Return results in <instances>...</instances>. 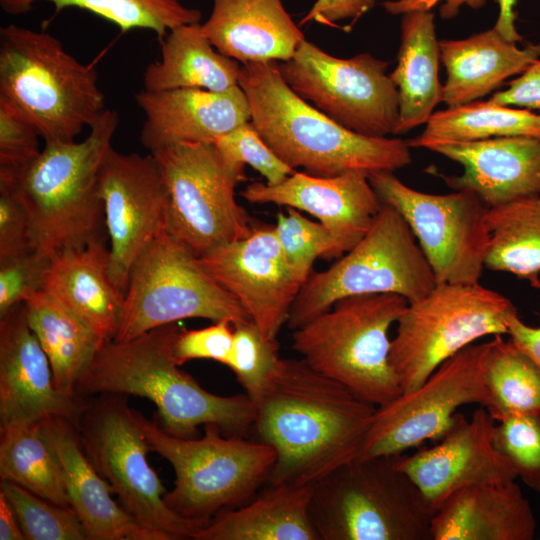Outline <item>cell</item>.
I'll return each mask as SVG.
<instances>
[{
	"instance_id": "obj_24",
	"label": "cell",
	"mask_w": 540,
	"mask_h": 540,
	"mask_svg": "<svg viewBox=\"0 0 540 540\" xmlns=\"http://www.w3.org/2000/svg\"><path fill=\"white\" fill-rule=\"evenodd\" d=\"M42 422L62 464L70 507L87 540H158L113 500L110 485L86 455L74 423L58 416Z\"/></svg>"
},
{
	"instance_id": "obj_47",
	"label": "cell",
	"mask_w": 540,
	"mask_h": 540,
	"mask_svg": "<svg viewBox=\"0 0 540 540\" xmlns=\"http://www.w3.org/2000/svg\"><path fill=\"white\" fill-rule=\"evenodd\" d=\"M489 100L500 105L535 110L540 114V59L512 80L507 89L494 93Z\"/></svg>"
},
{
	"instance_id": "obj_45",
	"label": "cell",
	"mask_w": 540,
	"mask_h": 540,
	"mask_svg": "<svg viewBox=\"0 0 540 540\" xmlns=\"http://www.w3.org/2000/svg\"><path fill=\"white\" fill-rule=\"evenodd\" d=\"M233 332V324L226 320L197 330L180 329L173 344L175 361L180 366L194 359L227 365L233 347Z\"/></svg>"
},
{
	"instance_id": "obj_16",
	"label": "cell",
	"mask_w": 540,
	"mask_h": 540,
	"mask_svg": "<svg viewBox=\"0 0 540 540\" xmlns=\"http://www.w3.org/2000/svg\"><path fill=\"white\" fill-rule=\"evenodd\" d=\"M488 351L489 341L463 348L419 386L377 407L359 457L398 455L419 448L428 440H439L461 406L486 407Z\"/></svg>"
},
{
	"instance_id": "obj_37",
	"label": "cell",
	"mask_w": 540,
	"mask_h": 540,
	"mask_svg": "<svg viewBox=\"0 0 540 540\" xmlns=\"http://www.w3.org/2000/svg\"><path fill=\"white\" fill-rule=\"evenodd\" d=\"M485 382L489 396L485 408L495 421L540 413V368L502 335L489 341Z\"/></svg>"
},
{
	"instance_id": "obj_48",
	"label": "cell",
	"mask_w": 540,
	"mask_h": 540,
	"mask_svg": "<svg viewBox=\"0 0 540 540\" xmlns=\"http://www.w3.org/2000/svg\"><path fill=\"white\" fill-rule=\"evenodd\" d=\"M376 0H316L300 24L311 21L333 25L340 20L356 21L375 4Z\"/></svg>"
},
{
	"instance_id": "obj_40",
	"label": "cell",
	"mask_w": 540,
	"mask_h": 540,
	"mask_svg": "<svg viewBox=\"0 0 540 540\" xmlns=\"http://www.w3.org/2000/svg\"><path fill=\"white\" fill-rule=\"evenodd\" d=\"M233 347L227 363L245 394L255 402L281 357L277 338L266 336L251 320L233 325Z\"/></svg>"
},
{
	"instance_id": "obj_36",
	"label": "cell",
	"mask_w": 540,
	"mask_h": 540,
	"mask_svg": "<svg viewBox=\"0 0 540 540\" xmlns=\"http://www.w3.org/2000/svg\"><path fill=\"white\" fill-rule=\"evenodd\" d=\"M39 2L53 4L57 13L66 8L88 11L113 23L121 32L150 30L159 40L172 29L200 23L202 18L199 9L187 7L181 0H0V7L6 14L21 15Z\"/></svg>"
},
{
	"instance_id": "obj_43",
	"label": "cell",
	"mask_w": 540,
	"mask_h": 540,
	"mask_svg": "<svg viewBox=\"0 0 540 540\" xmlns=\"http://www.w3.org/2000/svg\"><path fill=\"white\" fill-rule=\"evenodd\" d=\"M36 129L0 99V184L11 183L41 150Z\"/></svg>"
},
{
	"instance_id": "obj_41",
	"label": "cell",
	"mask_w": 540,
	"mask_h": 540,
	"mask_svg": "<svg viewBox=\"0 0 540 540\" xmlns=\"http://www.w3.org/2000/svg\"><path fill=\"white\" fill-rule=\"evenodd\" d=\"M493 443L516 477L540 496V413L496 421Z\"/></svg>"
},
{
	"instance_id": "obj_5",
	"label": "cell",
	"mask_w": 540,
	"mask_h": 540,
	"mask_svg": "<svg viewBox=\"0 0 540 540\" xmlns=\"http://www.w3.org/2000/svg\"><path fill=\"white\" fill-rule=\"evenodd\" d=\"M0 99L46 142L74 141L106 111L93 64H84L46 31L0 28Z\"/></svg>"
},
{
	"instance_id": "obj_6",
	"label": "cell",
	"mask_w": 540,
	"mask_h": 540,
	"mask_svg": "<svg viewBox=\"0 0 540 540\" xmlns=\"http://www.w3.org/2000/svg\"><path fill=\"white\" fill-rule=\"evenodd\" d=\"M398 455L358 457L313 485L319 540H432L433 513Z\"/></svg>"
},
{
	"instance_id": "obj_32",
	"label": "cell",
	"mask_w": 540,
	"mask_h": 540,
	"mask_svg": "<svg viewBox=\"0 0 540 540\" xmlns=\"http://www.w3.org/2000/svg\"><path fill=\"white\" fill-rule=\"evenodd\" d=\"M28 324L46 353L56 388L78 396L76 386L105 340L44 290L25 297Z\"/></svg>"
},
{
	"instance_id": "obj_17",
	"label": "cell",
	"mask_w": 540,
	"mask_h": 540,
	"mask_svg": "<svg viewBox=\"0 0 540 540\" xmlns=\"http://www.w3.org/2000/svg\"><path fill=\"white\" fill-rule=\"evenodd\" d=\"M99 195L110 240L108 273L125 294L135 261L166 229L168 192L151 153L111 147L100 168Z\"/></svg>"
},
{
	"instance_id": "obj_35",
	"label": "cell",
	"mask_w": 540,
	"mask_h": 540,
	"mask_svg": "<svg viewBox=\"0 0 540 540\" xmlns=\"http://www.w3.org/2000/svg\"><path fill=\"white\" fill-rule=\"evenodd\" d=\"M508 136L540 138V114L476 100L433 112L423 132L406 141L410 148L428 149L439 143Z\"/></svg>"
},
{
	"instance_id": "obj_29",
	"label": "cell",
	"mask_w": 540,
	"mask_h": 540,
	"mask_svg": "<svg viewBox=\"0 0 540 540\" xmlns=\"http://www.w3.org/2000/svg\"><path fill=\"white\" fill-rule=\"evenodd\" d=\"M313 485L269 483L250 501L216 515L194 540H319L310 516Z\"/></svg>"
},
{
	"instance_id": "obj_28",
	"label": "cell",
	"mask_w": 540,
	"mask_h": 540,
	"mask_svg": "<svg viewBox=\"0 0 540 540\" xmlns=\"http://www.w3.org/2000/svg\"><path fill=\"white\" fill-rule=\"evenodd\" d=\"M446 69L442 102L455 107L476 101L540 58V43L519 48L494 27L460 40L439 41Z\"/></svg>"
},
{
	"instance_id": "obj_33",
	"label": "cell",
	"mask_w": 540,
	"mask_h": 540,
	"mask_svg": "<svg viewBox=\"0 0 540 540\" xmlns=\"http://www.w3.org/2000/svg\"><path fill=\"white\" fill-rule=\"evenodd\" d=\"M0 477L71 508L62 464L46 436L42 419L0 428Z\"/></svg>"
},
{
	"instance_id": "obj_15",
	"label": "cell",
	"mask_w": 540,
	"mask_h": 540,
	"mask_svg": "<svg viewBox=\"0 0 540 540\" xmlns=\"http://www.w3.org/2000/svg\"><path fill=\"white\" fill-rule=\"evenodd\" d=\"M368 179L380 200L408 223L437 284L479 283L489 245L488 207L475 193L421 192L391 171L373 172Z\"/></svg>"
},
{
	"instance_id": "obj_19",
	"label": "cell",
	"mask_w": 540,
	"mask_h": 540,
	"mask_svg": "<svg viewBox=\"0 0 540 540\" xmlns=\"http://www.w3.org/2000/svg\"><path fill=\"white\" fill-rule=\"evenodd\" d=\"M199 260L251 321L277 338L302 283L286 264L273 226L253 228L249 236L213 248Z\"/></svg>"
},
{
	"instance_id": "obj_23",
	"label": "cell",
	"mask_w": 540,
	"mask_h": 540,
	"mask_svg": "<svg viewBox=\"0 0 540 540\" xmlns=\"http://www.w3.org/2000/svg\"><path fill=\"white\" fill-rule=\"evenodd\" d=\"M428 150L459 163L463 173L445 178L447 185L475 193L488 208L540 195V138L448 142Z\"/></svg>"
},
{
	"instance_id": "obj_14",
	"label": "cell",
	"mask_w": 540,
	"mask_h": 540,
	"mask_svg": "<svg viewBox=\"0 0 540 540\" xmlns=\"http://www.w3.org/2000/svg\"><path fill=\"white\" fill-rule=\"evenodd\" d=\"M277 67L299 97L342 127L369 137L395 134L399 101L388 62L369 53L338 58L305 39Z\"/></svg>"
},
{
	"instance_id": "obj_50",
	"label": "cell",
	"mask_w": 540,
	"mask_h": 540,
	"mask_svg": "<svg viewBox=\"0 0 540 540\" xmlns=\"http://www.w3.org/2000/svg\"><path fill=\"white\" fill-rule=\"evenodd\" d=\"M441 0H389L383 3L384 9L393 15L404 14L410 11L431 10ZM448 5L442 8V13L445 17L454 15L458 7L467 3L470 6L478 7L483 4L484 0H446Z\"/></svg>"
},
{
	"instance_id": "obj_26",
	"label": "cell",
	"mask_w": 540,
	"mask_h": 540,
	"mask_svg": "<svg viewBox=\"0 0 540 540\" xmlns=\"http://www.w3.org/2000/svg\"><path fill=\"white\" fill-rule=\"evenodd\" d=\"M201 24L212 45L241 64L287 61L305 40L281 0H212Z\"/></svg>"
},
{
	"instance_id": "obj_8",
	"label": "cell",
	"mask_w": 540,
	"mask_h": 540,
	"mask_svg": "<svg viewBox=\"0 0 540 540\" xmlns=\"http://www.w3.org/2000/svg\"><path fill=\"white\" fill-rule=\"evenodd\" d=\"M407 304L394 293L342 298L293 330L292 348L315 370L384 406L403 392L389 361V331Z\"/></svg>"
},
{
	"instance_id": "obj_39",
	"label": "cell",
	"mask_w": 540,
	"mask_h": 540,
	"mask_svg": "<svg viewBox=\"0 0 540 540\" xmlns=\"http://www.w3.org/2000/svg\"><path fill=\"white\" fill-rule=\"evenodd\" d=\"M273 229L286 264L302 284L317 258H335V244L329 231L297 209L288 207L287 214L280 213Z\"/></svg>"
},
{
	"instance_id": "obj_10",
	"label": "cell",
	"mask_w": 540,
	"mask_h": 540,
	"mask_svg": "<svg viewBox=\"0 0 540 540\" xmlns=\"http://www.w3.org/2000/svg\"><path fill=\"white\" fill-rule=\"evenodd\" d=\"M503 294L475 284H437L408 302L396 322L389 361L402 387L410 391L445 360L478 339L508 334L517 315Z\"/></svg>"
},
{
	"instance_id": "obj_4",
	"label": "cell",
	"mask_w": 540,
	"mask_h": 540,
	"mask_svg": "<svg viewBox=\"0 0 540 540\" xmlns=\"http://www.w3.org/2000/svg\"><path fill=\"white\" fill-rule=\"evenodd\" d=\"M119 125L107 108L79 142H46L39 155L9 184L23 204L32 246L50 257L105 239L99 172Z\"/></svg>"
},
{
	"instance_id": "obj_34",
	"label": "cell",
	"mask_w": 540,
	"mask_h": 540,
	"mask_svg": "<svg viewBox=\"0 0 540 540\" xmlns=\"http://www.w3.org/2000/svg\"><path fill=\"white\" fill-rule=\"evenodd\" d=\"M485 268L508 272L540 288V195L488 208Z\"/></svg>"
},
{
	"instance_id": "obj_1",
	"label": "cell",
	"mask_w": 540,
	"mask_h": 540,
	"mask_svg": "<svg viewBox=\"0 0 540 540\" xmlns=\"http://www.w3.org/2000/svg\"><path fill=\"white\" fill-rule=\"evenodd\" d=\"M276 461L269 483L314 485L359 457L377 407L305 360L280 358L254 402Z\"/></svg>"
},
{
	"instance_id": "obj_9",
	"label": "cell",
	"mask_w": 540,
	"mask_h": 540,
	"mask_svg": "<svg viewBox=\"0 0 540 540\" xmlns=\"http://www.w3.org/2000/svg\"><path fill=\"white\" fill-rule=\"evenodd\" d=\"M436 285L408 223L382 202L372 226L352 249L326 270L311 272L293 302L287 326L296 330L345 297L394 293L413 302Z\"/></svg>"
},
{
	"instance_id": "obj_27",
	"label": "cell",
	"mask_w": 540,
	"mask_h": 540,
	"mask_svg": "<svg viewBox=\"0 0 540 540\" xmlns=\"http://www.w3.org/2000/svg\"><path fill=\"white\" fill-rule=\"evenodd\" d=\"M105 239L51 257L43 290L55 297L105 341L117 334L124 293L108 273Z\"/></svg>"
},
{
	"instance_id": "obj_21",
	"label": "cell",
	"mask_w": 540,
	"mask_h": 540,
	"mask_svg": "<svg viewBox=\"0 0 540 540\" xmlns=\"http://www.w3.org/2000/svg\"><path fill=\"white\" fill-rule=\"evenodd\" d=\"M60 392L21 304L0 318V428L58 416L73 423L86 406Z\"/></svg>"
},
{
	"instance_id": "obj_30",
	"label": "cell",
	"mask_w": 540,
	"mask_h": 540,
	"mask_svg": "<svg viewBox=\"0 0 540 540\" xmlns=\"http://www.w3.org/2000/svg\"><path fill=\"white\" fill-rule=\"evenodd\" d=\"M439 41L431 10L403 14L397 65L389 75L398 91L399 120L395 134L426 124L442 102Z\"/></svg>"
},
{
	"instance_id": "obj_12",
	"label": "cell",
	"mask_w": 540,
	"mask_h": 540,
	"mask_svg": "<svg viewBox=\"0 0 540 540\" xmlns=\"http://www.w3.org/2000/svg\"><path fill=\"white\" fill-rule=\"evenodd\" d=\"M191 318L226 320L233 325L251 320L240 303L206 272L199 257L164 229L131 268L113 341H128Z\"/></svg>"
},
{
	"instance_id": "obj_13",
	"label": "cell",
	"mask_w": 540,
	"mask_h": 540,
	"mask_svg": "<svg viewBox=\"0 0 540 540\" xmlns=\"http://www.w3.org/2000/svg\"><path fill=\"white\" fill-rule=\"evenodd\" d=\"M150 153L168 192L166 231L196 256L252 233L235 198L244 169L227 164L214 143H174Z\"/></svg>"
},
{
	"instance_id": "obj_51",
	"label": "cell",
	"mask_w": 540,
	"mask_h": 540,
	"mask_svg": "<svg viewBox=\"0 0 540 540\" xmlns=\"http://www.w3.org/2000/svg\"><path fill=\"white\" fill-rule=\"evenodd\" d=\"M18 519L6 497L0 492V540H23Z\"/></svg>"
},
{
	"instance_id": "obj_11",
	"label": "cell",
	"mask_w": 540,
	"mask_h": 540,
	"mask_svg": "<svg viewBox=\"0 0 540 540\" xmlns=\"http://www.w3.org/2000/svg\"><path fill=\"white\" fill-rule=\"evenodd\" d=\"M126 394L106 393L86 406L74 423L82 447L121 506L158 540L193 539L201 528L172 512L167 493L147 460L150 446Z\"/></svg>"
},
{
	"instance_id": "obj_52",
	"label": "cell",
	"mask_w": 540,
	"mask_h": 540,
	"mask_svg": "<svg viewBox=\"0 0 540 540\" xmlns=\"http://www.w3.org/2000/svg\"><path fill=\"white\" fill-rule=\"evenodd\" d=\"M499 4V16L494 28L507 40L518 42L522 37L515 28L514 5L517 0H496Z\"/></svg>"
},
{
	"instance_id": "obj_3",
	"label": "cell",
	"mask_w": 540,
	"mask_h": 540,
	"mask_svg": "<svg viewBox=\"0 0 540 540\" xmlns=\"http://www.w3.org/2000/svg\"><path fill=\"white\" fill-rule=\"evenodd\" d=\"M250 122L276 155L317 177L348 172H394L412 162L407 141L348 130L299 97L283 80L277 61L241 64Z\"/></svg>"
},
{
	"instance_id": "obj_22",
	"label": "cell",
	"mask_w": 540,
	"mask_h": 540,
	"mask_svg": "<svg viewBox=\"0 0 540 540\" xmlns=\"http://www.w3.org/2000/svg\"><path fill=\"white\" fill-rule=\"evenodd\" d=\"M135 101L145 116L140 142L150 152L174 143H214L250 121L247 97L239 85L221 92L142 89Z\"/></svg>"
},
{
	"instance_id": "obj_2",
	"label": "cell",
	"mask_w": 540,
	"mask_h": 540,
	"mask_svg": "<svg viewBox=\"0 0 540 540\" xmlns=\"http://www.w3.org/2000/svg\"><path fill=\"white\" fill-rule=\"evenodd\" d=\"M180 328L168 324L134 339L105 341L76 386L88 397L116 393L152 401L163 430L180 438H195L202 425H215L228 436L245 437L253 428L256 409L246 394L220 396L181 370L173 356Z\"/></svg>"
},
{
	"instance_id": "obj_31",
	"label": "cell",
	"mask_w": 540,
	"mask_h": 540,
	"mask_svg": "<svg viewBox=\"0 0 540 540\" xmlns=\"http://www.w3.org/2000/svg\"><path fill=\"white\" fill-rule=\"evenodd\" d=\"M161 57L143 75L145 90L201 88L221 92L238 85L241 65L220 53L200 23L178 26L160 40Z\"/></svg>"
},
{
	"instance_id": "obj_7",
	"label": "cell",
	"mask_w": 540,
	"mask_h": 540,
	"mask_svg": "<svg viewBox=\"0 0 540 540\" xmlns=\"http://www.w3.org/2000/svg\"><path fill=\"white\" fill-rule=\"evenodd\" d=\"M150 450L175 472L174 488L164 501L179 517L200 528L219 513L250 501L269 481L276 453L259 440L223 434L205 425L201 438H180L137 412Z\"/></svg>"
},
{
	"instance_id": "obj_46",
	"label": "cell",
	"mask_w": 540,
	"mask_h": 540,
	"mask_svg": "<svg viewBox=\"0 0 540 540\" xmlns=\"http://www.w3.org/2000/svg\"><path fill=\"white\" fill-rule=\"evenodd\" d=\"M34 248L27 212L8 188L0 187V261Z\"/></svg>"
},
{
	"instance_id": "obj_25",
	"label": "cell",
	"mask_w": 540,
	"mask_h": 540,
	"mask_svg": "<svg viewBox=\"0 0 540 540\" xmlns=\"http://www.w3.org/2000/svg\"><path fill=\"white\" fill-rule=\"evenodd\" d=\"M537 521L514 481L465 487L433 514L432 540H532Z\"/></svg>"
},
{
	"instance_id": "obj_18",
	"label": "cell",
	"mask_w": 540,
	"mask_h": 540,
	"mask_svg": "<svg viewBox=\"0 0 540 540\" xmlns=\"http://www.w3.org/2000/svg\"><path fill=\"white\" fill-rule=\"evenodd\" d=\"M495 422L483 406L470 419L457 412L438 443L418 448L411 455H398L399 468L416 485L433 514L465 487L517 479L508 460L494 446Z\"/></svg>"
},
{
	"instance_id": "obj_44",
	"label": "cell",
	"mask_w": 540,
	"mask_h": 540,
	"mask_svg": "<svg viewBox=\"0 0 540 540\" xmlns=\"http://www.w3.org/2000/svg\"><path fill=\"white\" fill-rule=\"evenodd\" d=\"M50 262L51 257L36 248L0 261V318L29 294L43 290Z\"/></svg>"
},
{
	"instance_id": "obj_42",
	"label": "cell",
	"mask_w": 540,
	"mask_h": 540,
	"mask_svg": "<svg viewBox=\"0 0 540 540\" xmlns=\"http://www.w3.org/2000/svg\"><path fill=\"white\" fill-rule=\"evenodd\" d=\"M214 144L227 164L242 169L249 165L269 185L282 182L296 171L276 155L250 121L219 137Z\"/></svg>"
},
{
	"instance_id": "obj_20",
	"label": "cell",
	"mask_w": 540,
	"mask_h": 540,
	"mask_svg": "<svg viewBox=\"0 0 540 540\" xmlns=\"http://www.w3.org/2000/svg\"><path fill=\"white\" fill-rule=\"evenodd\" d=\"M241 196L251 204H276L314 216L331 234L335 258L362 239L382 207L368 175L361 172L317 177L295 171L275 185L252 182Z\"/></svg>"
},
{
	"instance_id": "obj_38",
	"label": "cell",
	"mask_w": 540,
	"mask_h": 540,
	"mask_svg": "<svg viewBox=\"0 0 540 540\" xmlns=\"http://www.w3.org/2000/svg\"><path fill=\"white\" fill-rule=\"evenodd\" d=\"M0 492L11 505L27 540H87L79 518L71 508L43 499L6 480Z\"/></svg>"
},
{
	"instance_id": "obj_49",
	"label": "cell",
	"mask_w": 540,
	"mask_h": 540,
	"mask_svg": "<svg viewBox=\"0 0 540 540\" xmlns=\"http://www.w3.org/2000/svg\"><path fill=\"white\" fill-rule=\"evenodd\" d=\"M510 340L540 368V326L524 323L517 315L509 321Z\"/></svg>"
}]
</instances>
